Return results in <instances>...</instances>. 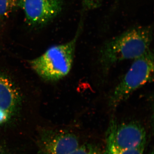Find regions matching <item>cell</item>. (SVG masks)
<instances>
[{
    "mask_svg": "<svg viewBox=\"0 0 154 154\" xmlns=\"http://www.w3.org/2000/svg\"><path fill=\"white\" fill-rule=\"evenodd\" d=\"M0 154H4V153H3L1 151H0Z\"/></svg>",
    "mask_w": 154,
    "mask_h": 154,
    "instance_id": "obj_12",
    "label": "cell"
},
{
    "mask_svg": "<svg viewBox=\"0 0 154 154\" xmlns=\"http://www.w3.org/2000/svg\"><path fill=\"white\" fill-rule=\"evenodd\" d=\"M153 73L154 55L150 50L134 60L129 69L113 89L109 99L110 108L115 109L134 92L152 82Z\"/></svg>",
    "mask_w": 154,
    "mask_h": 154,
    "instance_id": "obj_3",
    "label": "cell"
},
{
    "mask_svg": "<svg viewBox=\"0 0 154 154\" xmlns=\"http://www.w3.org/2000/svg\"><path fill=\"white\" fill-rule=\"evenodd\" d=\"M153 30L150 25L136 26L106 41L99 52V63L107 72L122 61L140 57L150 49Z\"/></svg>",
    "mask_w": 154,
    "mask_h": 154,
    "instance_id": "obj_1",
    "label": "cell"
},
{
    "mask_svg": "<svg viewBox=\"0 0 154 154\" xmlns=\"http://www.w3.org/2000/svg\"><path fill=\"white\" fill-rule=\"evenodd\" d=\"M82 21L73 38L66 43L54 45L40 56L30 61V66L42 79L57 81L63 79L71 70L77 42L82 31Z\"/></svg>",
    "mask_w": 154,
    "mask_h": 154,
    "instance_id": "obj_2",
    "label": "cell"
},
{
    "mask_svg": "<svg viewBox=\"0 0 154 154\" xmlns=\"http://www.w3.org/2000/svg\"><path fill=\"white\" fill-rule=\"evenodd\" d=\"M11 116L8 112L0 109V125L5 123L9 120Z\"/></svg>",
    "mask_w": 154,
    "mask_h": 154,
    "instance_id": "obj_11",
    "label": "cell"
},
{
    "mask_svg": "<svg viewBox=\"0 0 154 154\" xmlns=\"http://www.w3.org/2000/svg\"><path fill=\"white\" fill-rule=\"evenodd\" d=\"M19 7L23 11L25 22L30 28H42L60 14L63 0H20Z\"/></svg>",
    "mask_w": 154,
    "mask_h": 154,
    "instance_id": "obj_5",
    "label": "cell"
},
{
    "mask_svg": "<svg viewBox=\"0 0 154 154\" xmlns=\"http://www.w3.org/2000/svg\"><path fill=\"white\" fill-rule=\"evenodd\" d=\"M69 154H104V153L96 145L89 143L80 145Z\"/></svg>",
    "mask_w": 154,
    "mask_h": 154,
    "instance_id": "obj_9",
    "label": "cell"
},
{
    "mask_svg": "<svg viewBox=\"0 0 154 154\" xmlns=\"http://www.w3.org/2000/svg\"><path fill=\"white\" fill-rule=\"evenodd\" d=\"M1 21H2V20H1V19H0V28H1Z\"/></svg>",
    "mask_w": 154,
    "mask_h": 154,
    "instance_id": "obj_14",
    "label": "cell"
},
{
    "mask_svg": "<svg viewBox=\"0 0 154 154\" xmlns=\"http://www.w3.org/2000/svg\"><path fill=\"white\" fill-rule=\"evenodd\" d=\"M20 102V97L15 86L6 77L0 74V109L12 115Z\"/></svg>",
    "mask_w": 154,
    "mask_h": 154,
    "instance_id": "obj_7",
    "label": "cell"
},
{
    "mask_svg": "<svg viewBox=\"0 0 154 154\" xmlns=\"http://www.w3.org/2000/svg\"><path fill=\"white\" fill-rule=\"evenodd\" d=\"M148 154H153V152L152 151V152L149 153Z\"/></svg>",
    "mask_w": 154,
    "mask_h": 154,
    "instance_id": "obj_13",
    "label": "cell"
},
{
    "mask_svg": "<svg viewBox=\"0 0 154 154\" xmlns=\"http://www.w3.org/2000/svg\"><path fill=\"white\" fill-rule=\"evenodd\" d=\"M20 0H0V19H6L11 16L18 7Z\"/></svg>",
    "mask_w": 154,
    "mask_h": 154,
    "instance_id": "obj_8",
    "label": "cell"
},
{
    "mask_svg": "<svg viewBox=\"0 0 154 154\" xmlns=\"http://www.w3.org/2000/svg\"><path fill=\"white\" fill-rule=\"evenodd\" d=\"M146 131L138 122L119 123L114 119L110 120L107 130L106 147L118 150L145 148Z\"/></svg>",
    "mask_w": 154,
    "mask_h": 154,
    "instance_id": "obj_4",
    "label": "cell"
},
{
    "mask_svg": "<svg viewBox=\"0 0 154 154\" xmlns=\"http://www.w3.org/2000/svg\"><path fill=\"white\" fill-rule=\"evenodd\" d=\"M145 148L131 149L125 150H118L110 148L105 147L104 154H143Z\"/></svg>",
    "mask_w": 154,
    "mask_h": 154,
    "instance_id": "obj_10",
    "label": "cell"
},
{
    "mask_svg": "<svg viewBox=\"0 0 154 154\" xmlns=\"http://www.w3.org/2000/svg\"><path fill=\"white\" fill-rule=\"evenodd\" d=\"M79 137L67 131H45L38 138L37 154H69L81 145Z\"/></svg>",
    "mask_w": 154,
    "mask_h": 154,
    "instance_id": "obj_6",
    "label": "cell"
}]
</instances>
